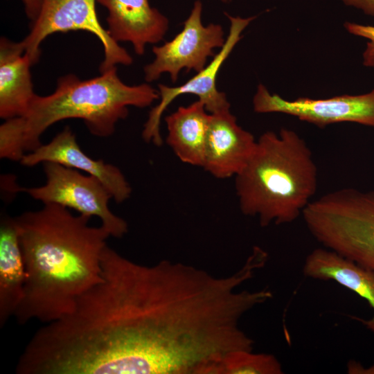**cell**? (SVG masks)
Segmentation results:
<instances>
[{"instance_id": "obj_4", "label": "cell", "mask_w": 374, "mask_h": 374, "mask_svg": "<svg viewBox=\"0 0 374 374\" xmlns=\"http://www.w3.org/2000/svg\"><path fill=\"white\" fill-rule=\"evenodd\" d=\"M318 184L312 152L296 132H264L244 168L235 177L241 212L261 226L291 223L312 202Z\"/></svg>"}, {"instance_id": "obj_12", "label": "cell", "mask_w": 374, "mask_h": 374, "mask_svg": "<svg viewBox=\"0 0 374 374\" xmlns=\"http://www.w3.org/2000/svg\"><path fill=\"white\" fill-rule=\"evenodd\" d=\"M256 141L230 109L211 114L202 167L217 179L235 177L251 158Z\"/></svg>"}, {"instance_id": "obj_9", "label": "cell", "mask_w": 374, "mask_h": 374, "mask_svg": "<svg viewBox=\"0 0 374 374\" xmlns=\"http://www.w3.org/2000/svg\"><path fill=\"white\" fill-rule=\"evenodd\" d=\"M229 21V30L223 46L213 56L212 60L202 71L197 72L184 84L177 87L158 84L159 103L150 112L144 125L142 137L147 143L160 146L163 140L160 132L161 117L168 107L179 96L193 94L202 102L206 110L214 114L230 109L226 96L220 91L216 85L217 73L223 63L229 56L235 46L240 40L242 33L255 19V17L242 18L225 13Z\"/></svg>"}, {"instance_id": "obj_7", "label": "cell", "mask_w": 374, "mask_h": 374, "mask_svg": "<svg viewBox=\"0 0 374 374\" xmlns=\"http://www.w3.org/2000/svg\"><path fill=\"white\" fill-rule=\"evenodd\" d=\"M46 183L38 187L21 188L33 199L44 204H55L98 217L110 236L121 238L128 231L126 221L109 208L110 192L96 177L57 163H43Z\"/></svg>"}, {"instance_id": "obj_23", "label": "cell", "mask_w": 374, "mask_h": 374, "mask_svg": "<svg viewBox=\"0 0 374 374\" xmlns=\"http://www.w3.org/2000/svg\"><path fill=\"white\" fill-rule=\"evenodd\" d=\"M223 3H229L231 0H221Z\"/></svg>"}, {"instance_id": "obj_2", "label": "cell", "mask_w": 374, "mask_h": 374, "mask_svg": "<svg viewBox=\"0 0 374 374\" xmlns=\"http://www.w3.org/2000/svg\"><path fill=\"white\" fill-rule=\"evenodd\" d=\"M25 267L19 324L48 323L71 313L78 299L102 280L101 256L110 235L91 217L55 204L14 217Z\"/></svg>"}, {"instance_id": "obj_5", "label": "cell", "mask_w": 374, "mask_h": 374, "mask_svg": "<svg viewBox=\"0 0 374 374\" xmlns=\"http://www.w3.org/2000/svg\"><path fill=\"white\" fill-rule=\"evenodd\" d=\"M302 216L325 248L374 271V190L328 193L312 201Z\"/></svg>"}, {"instance_id": "obj_10", "label": "cell", "mask_w": 374, "mask_h": 374, "mask_svg": "<svg viewBox=\"0 0 374 374\" xmlns=\"http://www.w3.org/2000/svg\"><path fill=\"white\" fill-rule=\"evenodd\" d=\"M257 113H281L319 127L352 122L374 127V89L361 95H343L326 99L298 98L286 100L271 93L260 84L253 98Z\"/></svg>"}, {"instance_id": "obj_19", "label": "cell", "mask_w": 374, "mask_h": 374, "mask_svg": "<svg viewBox=\"0 0 374 374\" xmlns=\"http://www.w3.org/2000/svg\"><path fill=\"white\" fill-rule=\"evenodd\" d=\"M344 27L348 33L368 40L363 53V64L366 66H374V26L346 22Z\"/></svg>"}, {"instance_id": "obj_15", "label": "cell", "mask_w": 374, "mask_h": 374, "mask_svg": "<svg viewBox=\"0 0 374 374\" xmlns=\"http://www.w3.org/2000/svg\"><path fill=\"white\" fill-rule=\"evenodd\" d=\"M303 274L310 278L333 280L365 299L373 310L369 319L354 317L374 333V271L326 248L314 249L306 257Z\"/></svg>"}, {"instance_id": "obj_21", "label": "cell", "mask_w": 374, "mask_h": 374, "mask_svg": "<svg viewBox=\"0 0 374 374\" xmlns=\"http://www.w3.org/2000/svg\"><path fill=\"white\" fill-rule=\"evenodd\" d=\"M346 5L362 10L365 14L374 16V0H341Z\"/></svg>"}, {"instance_id": "obj_18", "label": "cell", "mask_w": 374, "mask_h": 374, "mask_svg": "<svg viewBox=\"0 0 374 374\" xmlns=\"http://www.w3.org/2000/svg\"><path fill=\"white\" fill-rule=\"evenodd\" d=\"M283 367L271 354L253 353L249 350L226 353L217 364L215 374H282Z\"/></svg>"}, {"instance_id": "obj_3", "label": "cell", "mask_w": 374, "mask_h": 374, "mask_svg": "<svg viewBox=\"0 0 374 374\" xmlns=\"http://www.w3.org/2000/svg\"><path fill=\"white\" fill-rule=\"evenodd\" d=\"M116 69L87 80L67 74L58 79L51 94H36L23 116L1 125L0 158L19 162L42 145L40 137L50 126L66 119H81L91 134L108 137L127 116L130 106L145 108L159 99L158 89L147 83L125 84Z\"/></svg>"}, {"instance_id": "obj_8", "label": "cell", "mask_w": 374, "mask_h": 374, "mask_svg": "<svg viewBox=\"0 0 374 374\" xmlns=\"http://www.w3.org/2000/svg\"><path fill=\"white\" fill-rule=\"evenodd\" d=\"M202 12V3L197 0L183 29L171 40L153 46L154 59L144 67L145 81H155L167 73L172 82H176L181 71H202L206 66L208 58L215 55L213 50L223 46L226 38L222 26H204Z\"/></svg>"}, {"instance_id": "obj_6", "label": "cell", "mask_w": 374, "mask_h": 374, "mask_svg": "<svg viewBox=\"0 0 374 374\" xmlns=\"http://www.w3.org/2000/svg\"><path fill=\"white\" fill-rule=\"evenodd\" d=\"M96 0H42L41 10L31 22L29 33L21 40L32 64L40 57V45L50 35L69 31H86L101 42L104 58L99 71L105 72L118 64L128 66L133 60L103 27L96 10Z\"/></svg>"}, {"instance_id": "obj_20", "label": "cell", "mask_w": 374, "mask_h": 374, "mask_svg": "<svg viewBox=\"0 0 374 374\" xmlns=\"http://www.w3.org/2000/svg\"><path fill=\"white\" fill-rule=\"evenodd\" d=\"M27 17L31 22L35 21L41 10L42 0H22Z\"/></svg>"}, {"instance_id": "obj_22", "label": "cell", "mask_w": 374, "mask_h": 374, "mask_svg": "<svg viewBox=\"0 0 374 374\" xmlns=\"http://www.w3.org/2000/svg\"><path fill=\"white\" fill-rule=\"evenodd\" d=\"M347 373L350 374H374V364L364 367L360 362L350 360L347 364Z\"/></svg>"}, {"instance_id": "obj_17", "label": "cell", "mask_w": 374, "mask_h": 374, "mask_svg": "<svg viewBox=\"0 0 374 374\" xmlns=\"http://www.w3.org/2000/svg\"><path fill=\"white\" fill-rule=\"evenodd\" d=\"M25 267L15 218L2 215L0 222V327L14 316L23 296Z\"/></svg>"}, {"instance_id": "obj_11", "label": "cell", "mask_w": 374, "mask_h": 374, "mask_svg": "<svg viewBox=\"0 0 374 374\" xmlns=\"http://www.w3.org/2000/svg\"><path fill=\"white\" fill-rule=\"evenodd\" d=\"M19 162L26 167L53 162L82 170L98 179L117 203L127 200L132 193V188L121 170L102 159L89 157L80 148L69 126H66L48 143L25 154Z\"/></svg>"}, {"instance_id": "obj_1", "label": "cell", "mask_w": 374, "mask_h": 374, "mask_svg": "<svg viewBox=\"0 0 374 374\" xmlns=\"http://www.w3.org/2000/svg\"><path fill=\"white\" fill-rule=\"evenodd\" d=\"M102 280L73 310L35 332L19 359L26 374H191L217 327L205 274L163 260L136 263L106 246Z\"/></svg>"}, {"instance_id": "obj_13", "label": "cell", "mask_w": 374, "mask_h": 374, "mask_svg": "<svg viewBox=\"0 0 374 374\" xmlns=\"http://www.w3.org/2000/svg\"><path fill=\"white\" fill-rule=\"evenodd\" d=\"M108 11L107 29L116 41L130 42L142 55L148 44L162 40L168 31V19L150 5L149 0H96Z\"/></svg>"}, {"instance_id": "obj_16", "label": "cell", "mask_w": 374, "mask_h": 374, "mask_svg": "<svg viewBox=\"0 0 374 374\" xmlns=\"http://www.w3.org/2000/svg\"><path fill=\"white\" fill-rule=\"evenodd\" d=\"M211 118V114L199 100L165 117L166 143L180 161L202 166Z\"/></svg>"}, {"instance_id": "obj_14", "label": "cell", "mask_w": 374, "mask_h": 374, "mask_svg": "<svg viewBox=\"0 0 374 374\" xmlns=\"http://www.w3.org/2000/svg\"><path fill=\"white\" fill-rule=\"evenodd\" d=\"M32 62L21 41L0 40V117L21 116L36 93L33 91Z\"/></svg>"}]
</instances>
